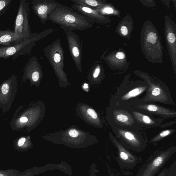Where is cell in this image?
<instances>
[{"instance_id":"6da1fadb","label":"cell","mask_w":176,"mask_h":176,"mask_svg":"<svg viewBox=\"0 0 176 176\" xmlns=\"http://www.w3.org/2000/svg\"><path fill=\"white\" fill-rule=\"evenodd\" d=\"M48 21L59 25L64 31H82L92 25L84 17L72 8L60 4L50 14Z\"/></svg>"},{"instance_id":"7a4b0ae2","label":"cell","mask_w":176,"mask_h":176,"mask_svg":"<svg viewBox=\"0 0 176 176\" xmlns=\"http://www.w3.org/2000/svg\"><path fill=\"white\" fill-rule=\"evenodd\" d=\"M148 85L145 81L130 82L126 81L120 85L110 100V106H120L127 104L132 100L139 98L145 93Z\"/></svg>"},{"instance_id":"3957f363","label":"cell","mask_w":176,"mask_h":176,"mask_svg":"<svg viewBox=\"0 0 176 176\" xmlns=\"http://www.w3.org/2000/svg\"><path fill=\"white\" fill-rule=\"evenodd\" d=\"M53 29L45 30L40 33H33L32 36L17 44L0 48V59L6 60L10 58L13 60L18 57L31 53L32 48L37 41L43 39L53 32Z\"/></svg>"},{"instance_id":"277c9868","label":"cell","mask_w":176,"mask_h":176,"mask_svg":"<svg viewBox=\"0 0 176 176\" xmlns=\"http://www.w3.org/2000/svg\"><path fill=\"white\" fill-rule=\"evenodd\" d=\"M107 120L112 128L128 129L135 130H144L123 106H110L107 109Z\"/></svg>"},{"instance_id":"5b68a950","label":"cell","mask_w":176,"mask_h":176,"mask_svg":"<svg viewBox=\"0 0 176 176\" xmlns=\"http://www.w3.org/2000/svg\"><path fill=\"white\" fill-rule=\"evenodd\" d=\"M112 129L116 138L128 149L140 152L146 147L147 137L144 130L116 128Z\"/></svg>"},{"instance_id":"8992f818","label":"cell","mask_w":176,"mask_h":176,"mask_svg":"<svg viewBox=\"0 0 176 176\" xmlns=\"http://www.w3.org/2000/svg\"><path fill=\"white\" fill-rule=\"evenodd\" d=\"M145 80L148 87L145 95L141 99L145 101L175 105L168 87L165 83L149 78H145Z\"/></svg>"},{"instance_id":"52a82bcc","label":"cell","mask_w":176,"mask_h":176,"mask_svg":"<svg viewBox=\"0 0 176 176\" xmlns=\"http://www.w3.org/2000/svg\"><path fill=\"white\" fill-rule=\"evenodd\" d=\"M126 105L130 106L142 113L153 116H158L165 119L176 117L175 110L159 105L153 102L143 101L140 98L132 100Z\"/></svg>"},{"instance_id":"ba28073f","label":"cell","mask_w":176,"mask_h":176,"mask_svg":"<svg viewBox=\"0 0 176 176\" xmlns=\"http://www.w3.org/2000/svg\"><path fill=\"white\" fill-rule=\"evenodd\" d=\"M17 77L13 74L0 84V109L4 113L11 108L17 93Z\"/></svg>"},{"instance_id":"9c48e42d","label":"cell","mask_w":176,"mask_h":176,"mask_svg":"<svg viewBox=\"0 0 176 176\" xmlns=\"http://www.w3.org/2000/svg\"><path fill=\"white\" fill-rule=\"evenodd\" d=\"M176 151V146H173L159 152L136 176H155Z\"/></svg>"},{"instance_id":"30bf717a","label":"cell","mask_w":176,"mask_h":176,"mask_svg":"<svg viewBox=\"0 0 176 176\" xmlns=\"http://www.w3.org/2000/svg\"><path fill=\"white\" fill-rule=\"evenodd\" d=\"M14 33L17 36L26 39L32 36L29 24V9L25 0H21L15 23Z\"/></svg>"},{"instance_id":"8fae6325","label":"cell","mask_w":176,"mask_h":176,"mask_svg":"<svg viewBox=\"0 0 176 176\" xmlns=\"http://www.w3.org/2000/svg\"><path fill=\"white\" fill-rule=\"evenodd\" d=\"M110 140L116 147L118 152L117 158L119 165L121 168L132 169L138 163V157L131 153L113 135L112 132L109 133Z\"/></svg>"},{"instance_id":"7c38bea8","label":"cell","mask_w":176,"mask_h":176,"mask_svg":"<svg viewBox=\"0 0 176 176\" xmlns=\"http://www.w3.org/2000/svg\"><path fill=\"white\" fill-rule=\"evenodd\" d=\"M65 32L72 58L77 68L81 71L83 41L81 42L79 36L73 31H65Z\"/></svg>"},{"instance_id":"4fadbf2b","label":"cell","mask_w":176,"mask_h":176,"mask_svg":"<svg viewBox=\"0 0 176 176\" xmlns=\"http://www.w3.org/2000/svg\"><path fill=\"white\" fill-rule=\"evenodd\" d=\"M60 4L54 0H33L31 1L33 12L43 24L48 21L50 14Z\"/></svg>"},{"instance_id":"5bb4252c","label":"cell","mask_w":176,"mask_h":176,"mask_svg":"<svg viewBox=\"0 0 176 176\" xmlns=\"http://www.w3.org/2000/svg\"><path fill=\"white\" fill-rule=\"evenodd\" d=\"M126 107L136 121L144 129H148L160 127L165 118L160 117L156 118L153 116L138 111L130 106H123Z\"/></svg>"},{"instance_id":"9a60e30c","label":"cell","mask_w":176,"mask_h":176,"mask_svg":"<svg viewBox=\"0 0 176 176\" xmlns=\"http://www.w3.org/2000/svg\"><path fill=\"white\" fill-rule=\"evenodd\" d=\"M41 70L38 58L36 56H33L30 58L23 68L21 81L23 82L29 80L31 82H37L40 79Z\"/></svg>"},{"instance_id":"2e32d148","label":"cell","mask_w":176,"mask_h":176,"mask_svg":"<svg viewBox=\"0 0 176 176\" xmlns=\"http://www.w3.org/2000/svg\"><path fill=\"white\" fill-rule=\"evenodd\" d=\"M71 7L84 17L90 23L93 21L99 22L102 20V17L96 9L75 4L72 5Z\"/></svg>"},{"instance_id":"e0dca14e","label":"cell","mask_w":176,"mask_h":176,"mask_svg":"<svg viewBox=\"0 0 176 176\" xmlns=\"http://www.w3.org/2000/svg\"><path fill=\"white\" fill-rule=\"evenodd\" d=\"M25 39L15 34L13 31L0 30V48L12 46Z\"/></svg>"},{"instance_id":"ac0fdd59","label":"cell","mask_w":176,"mask_h":176,"mask_svg":"<svg viewBox=\"0 0 176 176\" xmlns=\"http://www.w3.org/2000/svg\"><path fill=\"white\" fill-rule=\"evenodd\" d=\"M175 132L176 130L174 129H167V130L162 131V132L151 139L149 143H154L160 141L166 137L170 136Z\"/></svg>"},{"instance_id":"d6986e66","label":"cell","mask_w":176,"mask_h":176,"mask_svg":"<svg viewBox=\"0 0 176 176\" xmlns=\"http://www.w3.org/2000/svg\"><path fill=\"white\" fill-rule=\"evenodd\" d=\"M71 1L74 3V4L80 5L94 9L100 7L101 4L100 1L96 0H71Z\"/></svg>"},{"instance_id":"ffe728a7","label":"cell","mask_w":176,"mask_h":176,"mask_svg":"<svg viewBox=\"0 0 176 176\" xmlns=\"http://www.w3.org/2000/svg\"><path fill=\"white\" fill-rule=\"evenodd\" d=\"M12 1L11 0H0V17L5 12Z\"/></svg>"},{"instance_id":"44dd1931","label":"cell","mask_w":176,"mask_h":176,"mask_svg":"<svg viewBox=\"0 0 176 176\" xmlns=\"http://www.w3.org/2000/svg\"><path fill=\"white\" fill-rule=\"evenodd\" d=\"M28 137H22L18 139L17 144L18 147H26L28 143Z\"/></svg>"},{"instance_id":"7402d4cb","label":"cell","mask_w":176,"mask_h":176,"mask_svg":"<svg viewBox=\"0 0 176 176\" xmlns=\"http://www.w3.org/2000/svg\"><path fill=\"white\" fill-rule=\"evenodd\" d=\"M166 176H176V161L173 163L169 168Z\"/></svg>"},{"instance_id":"603a6c76","label":"cell","mask_w":176,"mask_h":176,"mask_svg":"<svg viewBox=\"0 0 176 176\" xmlns=\"http://www.w3.org/2000/svg\"><path fill=\"white\" fill-rule=\"evenodd\" d=\"M157 37L155 33L151 32L149 33L147 35V41L148 42L155 44L156 42Z\"/></svg>"},{"instance_id":"cb8c5ba5","label":"cell","mask_w":176,"mask_h":176,"mask_svg":"<svg viewBox=\"0 0 176 176\" xmlns=\"http://www.w3.org/2000/svg\"><path fill=\"white\" fill-rule=\"evenodd\" d=\"M167 39L169 42L171 43H174L176 41L175 35L172 33H169L167 36Z\"/></svg>"},{"instance_id":"d4e9b609","label":"cell","mask_w":176,"mask_h":176,"mask_svg":"<svg viewBox=\"0 0 176 176\" xmlns=\"http://www.w3.org/2000/svg\"><path fill=\"white\" fill-rule=\"evenodd\" d=\"M87 112H88V114L91 116L92 118L95 119L98 118V114H97L96 112L92 109H88Z\"/></svg>"},{"instance_id":"484cf974","label":"cell","mask_w":176,"mask_h":176,"mask_svg":"<svg viewBox=\"0 0 176 176\" xmlns=\"http://www.w3.org/2000/svg\"><path fill=\"white\" fill-rule=\"evenodd\" d=\"M100 72V68L99 66H97L95 68L93 74V76L94 78H98Z\"/></svg>"},{"instance_id":"4316f807","label":"cell","mask_w":176,"mask_h":176,"mask_svg":"<svg viewBox=\"0 0 176 176\" xmlns=\"http://www.w3.org/2000/svg\"><path fill=\"white\" fill-rule=\"evenodd\" d=\"M176 123V122L175 121H172L169 122V123H168L164 124H161L160 126V127L161 128H167V127L172 126V125L174 124H175Z\"/></svg>"},{"instance_id":"83f0119b","label":"cell","mask_w":176,"mask_h":176,"mask_svg":"<svg viewBox=\"0 0 176 176\" xmlns=\"http://www.w3.org/2000/svg\"><path fill=\"white\" fill-rule=\"evenodd\" d=\"M69 134L70 136L73 138H75L78 136L79 133L77 130H73L70 131Z\"/></svg>"},{"instance_id":"f1b7e54d","label":"cell","mask_w":176,"mask_h":176,"mask_svg":"<svg viewBox=\"0 0 176 176\" xmlns=\"http://www.w3.org/2000/svg\"><path fill=\"white\" fill-rule=\"evenodd\" d=\"M121 31L122 34L124 36H126L128 34V30L126 26H122L121 28Z\"/></svg>"},{"instance_id":"f546056e","label":"cell","mask_w":176,"mask_h":176,"mask_svg":"<svg viewBox=\"0 0 176 176\" xmlns=\"http://www.w3.org/2000/svg\"><path fill=\"white\" fill-rule=\"evenodd\" d=\"M116 57L119 59H123L125 58V55L122 52H119L116 54Z\"/></svg>"},{"instance_id":"4dcf8cb0","label":"cell","mask_w":176,"mask_h":176,"mask_svg":"<svg viewBox=\"0 0 176 176\" xmlns=\"http://www.w3.org/2000/svg\"><path fill=\"white\" fill-rule=\"evenodd\" d=\"M103 11L107 13H113V10L110 8H106L103 10Z\"/></svg>"},{"instance_id":"1f68e13d","label":"cell","mask_w":176,"mask_h":176,"mask_svg":"<svg viewBox=\"0 0 176 176\" xmlns=\"http://www.w3.org/2000/svg\"><path fill=\"white\" fill-rule=\"evenodd\" d=\"M88 88V84H85L84 86V88L85 89H86Z\"/></svg>"},{"instance_id":"d6a6232c","label":"cell","mask_w":176,"mask_h":176,"mask_svg":"<svg viewBox=\"0 0 176 176\" xmlns=\"http://www.w3.org/2000/svg\"><path fill=\"white\" fill-rule=\"evenodd\" d=\"M0 176H4L2 174H0Z\"/></svg>"}]
</instances>
